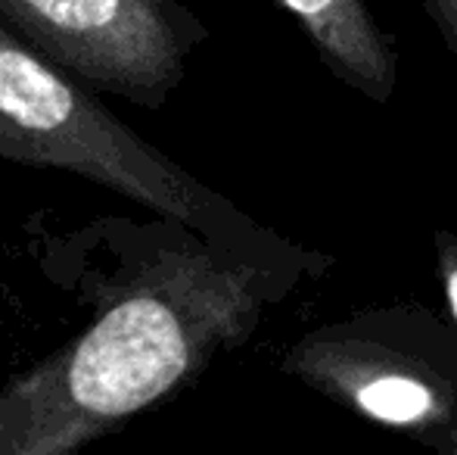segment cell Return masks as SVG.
Wrapping results in <instances>:
<instances>
[{"mask_svg":"<svg viewBox=\"0 0 457 455\" xmlns=\"http://www.w3.org/2000/svg\"><path fill=\"white\" fill-rule=\"evenodd\" d=\"M0 22L96 91L159 110L205 29L178 0H0Z\"/></svg>","mask_w":457,"mask_h":455,"instance_id":"cell-3","label":"cell"},{"mask_svg":"<svg viewBox=\"0 0 457 455\" xmlns=\"http://www.w3.org/2000/svg\"><path fill=\"white\" fill-rule=\"evenodd\" d=\"M287 368L383 425L429 431L454 415L442 377L373 337L314 334L289 352Z\"/></svg>","mask_w":457,"mask_h":455,"instance_id":"cell-4","label":"cell"},{"mask_svg":"<svg viewBox=\"0 0 457 455\" xmlns=\"http://www.w3.org/2000/svg\"><path fill=\"white\" fill-rule=\"evenodd\" d=\"M0 159L66 169L165 219L221 228L240 215L150 147L87 91L0 22Z\"/></svg>","mask_w":457,"mask_h":455,"instance_id":"cell-2","label":"cell"},{"mask_svg":"<svg viewBox=\"0 0 457 455\" xmlns=\"http://www.w3.org/2000/svg\"><path fill=\"white\" fill-rule=\"evenodd\" d=\"M305 29L320 63L370 97L386 104L395 91L398 60L386 31L377 25L364 0H280Z\"/></svg>","mask_w":457,"mask_h":455,"instance_id":"cell-5","label":"cell"},{"mask_svg":"<svg viewBox=\"0 0 457 455\" xmlns=\"http://www.w3.org/2000/svg\"><path fill=\"white\" fill-rule=\"evenodd\" d=\"M262 316L259 272L184 243L140 265L62 350L0 387V455H62L178 393Z\"/></svg>","mask_w":457,"mask_h":455,"instance_id":"cell-1","label":"cell"},{"mask_svg":"<svg viewBox=\"0 0 457 455\" xmlns=\"http://www.w3.org/2000/svg\"><path fill=\"white\" fill-rule=\"evenodd\" d=\"M436 253H439L442 287H445L452 316L457 318V237L448 234V231H439V234H436Z\"/></svg>","mask_w":457,"mask_h":455,"instance_id":"cell-6","label":"cell"},{"mask_svg":"<svg viewBox=\"0 0 457 455\" xmlns=\"http://www.w3.org/2000/svg\"><path fill=\"white\" fill-rule=\"evenodd\" d=\"M420 4L429 13L436 29H439L448 54L457 60V0H420Z\"/></svg>","mask_w":457,"mask_h":455,"instance_id":"cell-7","label":"cell"}]
</instances>
